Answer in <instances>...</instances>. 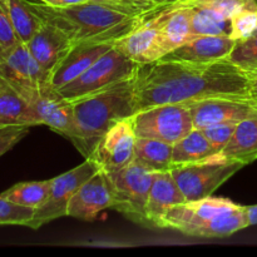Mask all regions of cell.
Returning a JSON list of instances; mask_svg holds the SVG:
<instances>
[{"label":"cell","instance_id":"1","mask_svg":"<svg viewBox=\"0 0 257 257\" xmlns=\"http://www.w3.org/2000/svg\"><path fill=\"white\" fill-rule=\"evenodd\" d=\"M213 97H250L247 73L230 59L211 63L157 60L138 67L136 112Z\"/></svg>","mask_w":257,"mask_h":257},{"label":"cell","instance_id":"2","mask_svg":"<svg viewBox=\"0 0 257 257\" xmlns=\"http://www.w3.org/2000/svg\"><path fill=\"white\" fill-rule=\"evenodd\" d=\"M47 20L67 30L77 42L113 43L145 22L146 17L133 15L107 3L88 0L68 8L39 4Z\"/></svg>","mask_w":257,"mask_h":257},{"label":"cell","instance_id":"3","mask_svg":"<svg viewBox=\"0 0 257 257\" xmlns=\"http://www.w3.org/2000/svg\"><path fill=\"white\" fill-rule=\"evenodd\" d=\"M137 74V73H136ZM136 74L95 94L73 102L75 123L82 141V156L88 158L103 136L119 120L136 113Z\"/></svg>","mask_w":257,"mask_h":257},{"label":"cell","instance_id":"4","mask_svg":"<svg viewBox=\"0 0 257 257\" xmlns=\"http://www.w3.org/2000/svg\"><path fill=\"white\" fill-rule=\"evenodd\" d=\"M246 227H250L246 206L212 196L173 206L161 222V228L202 238L226 237Z\"/></svg>","mask_w":257,"mask_h":257},{"label":"cell","instance_id":"5","mask_svg":"<svg viewBox=\"0 0 257 257\" xmlns=\"http://www.w3.org/2000/svg\"><path fill=\"white\" fill-rule=\"evenodd\" d=\"M104 173L112 192V210L138 225L150 227L147 203L155 172L133 161L127 167Z\"/></svg>","mask_w":257,"mask_h":257},{"label":"cell","instance_id":"6","mask_svg":"<svg viewBox=\"0 0 257 257\" xmlns=\"http://www.w3.org/2000/svg\"><path fill=\"white\" fill-rule=\"evenodd\" d=\"M140 64L131 60L114 47L93 63L82 75L58 89L68 102L95 94L137 73Z\"/></svg>","mask_w":257,"mask_h":257},{"label":"cell","instance_id":"7","mask_svg":"<svg viewBox=\"0 0 257 257\" xmlns=\"http://www.w3.org/2000/svg\"><path fill=\"white\" fill-rule=\"evenodd\" d=\"M242 167H245L243 163L217 155L201 162L175 166L171 173L186 201H197L212 196Z\"/></svg>","mask_w":257,"mask_h":257},{"label":"cell","instance_id":"8","mask_svg":"<svg viewBox=\"0 0 257 257\" xmlns=\"http://www.w3.org/2000/svg\"><path fill=\"white\" fill-rule=\"evenodd\" d=\"M137 137L153 138L175 145L193 130V120L187 104H161L138 110L131 117Z\"/></svg>","mask_w":257,"mask_h":257},{"label":"cell","instance_id":"9","mask_svg":"<svg viewBox=\"0 0 257 257\" xmlns=\"http://www.w3.org/2000/svg\"><path fill=\"white\" fill-rule=\"evenodd\" d=\"M34 109L40 124H45L68 138L79 152H82V141L75 123L73 103L65 100L50 84L39 89H27L19 92Z\"/></svg>","mask_w":257,"mask_h":257},{"label":"cell","instance_id":"10","mask_svg":"<svg viewBox=\"0 0 257 257\" xmlns=\"http://www.w3.org/2000/svg\"><path fill=\"white\" fill-rule=\"evenodd\" d=\"M98 171H99V167L97 163L90 158H85L84 162L73 170L52 178L47 201L35 210L34 216L28 222L27 227L38 230L45 223L67 216L68 205L74 193L79 190V187L85 181L89 180Z\"/></svg>","mask_w":257,"mask_h":257},{"label":"cell","instance_id":"11","mask_svg":"<svg viewBox=\"0 0 257 257\" xmlns=\"http://www.w3.org/2000/svg\"><path fill=\"white\" fill-rule=\"evenodd\" d=\"M136 140L131 118L119 120L103 136L88 158L94 161L103 172L124 168L135 161Z\"/></svg>","mask_w":257,"mask_h":257},{"label":"cell","instance_id":"12","mask_svg":"<svg viewBox=\"0 0 257 257\" xmlns=\"http://www.w3.org/2000/svg\"><path fill=\"white\" fill-rule=\"evenodd\" d=\"M193 128L203 130L225 122H241L257 112V103L250 97H213L187 103Z\"/></svg>","mask_w":257,"mask_h":257},{"label":"cell","instance_id":"13","mask_svg":"<svg viewBox=\"0 0 257 257\" xmlns=\"http://www.w3.org/2000/svg\"><path fill=\"white\" fill-rule=\"evenodd\" d=\"M0 75L18 92L39 89L43 85L49 84L50 77L35 60L27 44L22 42L0 62Z\"/></svg>","mask_w":257,"mask_h":257},{"label":"cell","instance_id":"14","mask_svg":"<svg viewBox=\"0 0 257 257\" xmlns=\"http://www.w3.org/2000/svg\"><path fill=\"white\" fill-rule=\"evenodd\" d=\"M147 18H153L157 24L163 57L177 49L193 37L192 8L188 5L173 3L167 7L157 8Z\"/></svg>","mask_w":257,"mask_h":257},{"label":"cell","instance_id":"15","mask_svg":"<svg viewBox=\"0 0 257 257\" xmlns=\"http://www.w3.org/2000/svg\"><path fill=\"white\" fill-rule=\"evenodd\" d=\"M113 207L107 176L102 170L85 181L69 201L67 216L82 221H94L100 212Z\"/></svg>","mask_w":257,"mask_h":257},{"label":"cell","instance_id":"16","mask_svg":"<svg viewBox=\"0 0 257 257\" xmlns=\"http://www.w3.org/2000/svg\"><path fill=\"white\" fill-rule=\"evenodd\" d=\"M73 44L74 39L67 30L45 19L43 27L27 43V47L40 67L50 75Z\"/></svg>","mask_w":257,"mask_h":257},{"label":"cell","instance_id":"17","mask_svg":"<svg viewBox=\"0 0 257 257\" xmlns=\"http://www.w3.org/2000/svg\"><path fill=\"white\" fill-rule=\"evenodd\" d=\"M113 48L109 43L77 42L50 73L49 84L55 90L77 79L103 54Z\"/></svg>","mask_w":257,"mask_h":257},{"label":"cell","instance_id":"18","mask_svg":"<svg viewBox=\"0 0 257 257\" xmlns=\"http://www.w3.org/2000/svg\"><path fill=\"white\" fill-rule=\"evenodd\" d=\"M113 47L137 64H150L163 57L158 28L153 18H147L136 29L113 43Z\"/></svg>","mask_w":257,"mask_h":257},{"label":"cell","instance_id":"19","mask_svg":"<svg viewBox=\"0 0 257 257\" xmlns=\"http://www.w3.org/2000/svg\"><path fill=\"white\" fill-rule=\"evenodd\" d=\"M236 40L220 35H198L192 37L183 45L172 50L160 60L211 63L228 59L235 48Z\"/></svg>","mask_w":257,"mask_h":257},{"label":"cell","instance_id":"20","mask_svg":"<svg viewBox=\"0 0 257 257\" xmlns=\"http://www.w3.org/2000/svg\"><path fill=\"white\" fill-rule=\"evenodd\" d=\"M186 202L185 195L173 178L171 171L155 172L147 203L150 227L161 228L163 216L173 206Z\"/></svg>","mask_w":257,"mask_h":257},{"label":"cell","instance_id":"21","mask_svg":"<svg viewBox=\"0 0 257 257\" xmlns=\"http://www.w3.org/2000/svg\"><path fill=\"white\" fill-rule=\"evenodd\" d=\"M40 125L34 109L25 98L0 75V125Z\"/></svg>","mask_w":257,"mask_h":257},{"label":"cell","instance_id":"22","mask_svg":"<svg viewBox=\"0 0 257 257\" xmlns=\"http://www.w3.org/2000/svg\"><path fill=\"white\" fill-rule=\"evenodd\" d=\"M221 155L245 166L257 160V112L237 123L232 138Z\"/></svg>","mask_w":257,"mask_h":257},{"label":"cell","instance_id":"23","mask_svg":"<svg viewBox=\"0 0 257 257\" xmlns=\"http://www.w3.org/2000/svg\"><path fill=\"white\" fill-rule=\"evenodd\" d=\"M8 15L18 39L24 44L34 37L45 23L39 4L29 0H10L8 4Z\"/></svg>","mask_w":257,"mask_h":257},{"label":"cell","instance_id":"24","mask_svg":"<svg viewBox=\"0 0 257 257\" xmlns=\"http://www.w3.org/2000/svg\"><path fill=\"white\" fill-rule=\"evenodd\" d=\"M217 155H221V153L211 145L202 131L193 128L190 133H187L185 137L173 145V167L201 162Z\"/></svg>","mask_w":257,"mask_h":257},{"label":"cell","instance_id":"25","mask_svg":"<svg viewBox=\"0 0 257 257\" xmlns=\"http://www.w3.org/2000/svg\"><path fill=\"white\" fill-rule=\"evenodd\" d=\"M173 145L153 138L137 137L135 147V162L145 166L152 172L171 171Z\"/></svg>","mask_w":257,"mask_h":257},{"label":"cell","instance_id":"26","mask_svg":"<svg viewBox=\"0 0 257 257\" xmlns=\"http://www.w3.org/2000/svg\"><path fill=\"white\" fill-rule=\"evenodd\" d=\"M50 183H52V178L45 181L20 182L0 193V196L18 205L37 210L47 201L49 196Z\"/></svg>","mask_w":257,"mask_h":257},{"label":"cell","instance_id":"27","mask_svg":"<svg viewBox=\"0 0 257 257\" xmlns=\"http://www.w3.org/2000/svg\"><path fill=\"white\" fill-rule=\"evenodd\" d=\"M182 5V4H181ZM192 35H220L230 37L231 18L205 7H192Z\"/></svg>","mask_w":257,"mask_h":257},{"label":"cell","instance_id":"28","mask_svg":"<svg viewBox=\"0 0 257 257\" xmlns=\"http://www.w3.org/2000/svg\"><path fill=\"white\" fill-rule=\"evenodd\" d=\"M228 59L242 69L243 72H251L257 69V32L252 37L245 40H237Z\"/></svg>","mask_w":257,"mask_h":257},{"label":"cell","instance_id":"29","mask_svg":"<svg viewBox=\"0 0 257 257\" xmlns=\"http://www.w3.org/2000/svg\"><path fill=\"white\" fill-rule=\"evenodd\" d=\"M176 4L210 8L227 18H232L243 9H257L255 0H178Z\"/></svg>","mask_w":257,"mask_h":257},{"label":"cell","instance_id":"30","mask_svg":"<svg viewBox=\"0 0 257 257\" xmlns=\"http://www.w3.org/2000/svg\"><path fill=\"white\" fill-rule=\"evenodd\" d=\"M257 32V9H243L231 18V34L233 40H245Z\"/></svg>","mask_w":257,"mask_h":257},{"label":"cell","instance_id":"31","mask_svg":"<svg viewBox=\"0 0 257 257\" xmlns=\"http://www.w3.org/2000/svg\"><path fill=\"white\" fill-rule=\"evenodd\" d=\"M34 212V208L18 205L0 196V225L27 226Z\"/></svg>","mask_w":257,"mask_h":257},{"label":"cell","instance_id":"32","mask_svg":"<svg viewBox=\"0 0 257 257\" xmlns=\"http://www.w3.org/2000/svg\"><path fill=\"white\" fill-rule=\"evenodd\" d=\"M15 30L8 15V7L0 4V62L19 44Z\"/></svg>","mask_w":257,"mask_h":257},{"label":"cell","instance_id":"33","mask_svg":"<svg viewBox=\"0 0 257 257\" xmlns=\"http://www.w3.org/2000/svg\"><path fill=\"white\" fill-rule=\"evenodd\" d=\"M236 127H237L236 122H225L210 125V127H206L201 131L206 136V138L210 141L211 145L221 153L232 138Z\"/></svg>","mask_w":257,"mask_h":257},{"label":"cell","instance_id":"34","mask_svg":"<svg viewBox=\"0 0 257 257\" xmlns=\"http://www.w3.org/2000/svg\"><path fill=\"white\" fill-rule=\"evenodd\" d=\"M32 125L8 124L0 125V157L9 152L29 133Z\"/></svg>","mask_w":257,"mask_h":257},{"label":"cell","instance_id":"35","mask_svg":"<svg viewBox=\"0 0 257 257\" xmlns=\"http://www.w3.org/2000/svg\"><path fill=\"white\" fill-rule=\"evenodd\" d=\"M98 2L107 3L123 12L133 15H142L146 18L158 8L155 0H98Z\"/></svg>","mask_w":257,"mask_h":257},{"label":"cell","instance_id":"36","mask_svg":"<svg viewBox=\"0 0 257 257\" xmlns=\"http://www.w3.org/2000/svg\"><path fill=\"white\" fill-rule=\"evenodd\" d=\"M39 2L52 8H68L73 7V5L82 4V3L88 2V0H39Z\"/></svg>","mask_w":257,"mask_h":257},{"label":"cell","instance_id":"37","mask_svg":"<svg viewBox=\"0 0 257 257\" xmlns=\"http://www.w3.org/2000/svg\"><path fill=\"white\" fill-rule=\"evenodd\" d=\"M248 77V95L257 103V69L247 72Z\"/></svg>","mask_w":257,"mask_h":257},{"label":"cell","instance_id":"38","mask_svg":"<svg viewBox=\"0 0 257 257\" xmlns=\"http://www.w3.org/2000/svg\"><path fill=\"white\" fill-rule=\"evenodd\" d=\"M246 211H247L248 226L257 225V205L246 206Z\"/></svg>","mask_w":257,"mask_h":257},{"label":"cell","instance_id":"39","mask_svg":"<svg viewBox=\"0 0 257 257\" xmlns=\"http://www.w3.org/2000/svg\"><path fill=\"white\" fill-rule=\"evenodd\" d=\"M157 3L158 8H162V7H167V5L173 4V3L178 2V0H155Z\"/></svg>","mask_w":257,"mask_h":257},{"label":"cell","instance_id":"40","mask_svg":"<svg viewBox=\"0 0 257 257\" xmlns=\"http://www.w3.org/2000/svg\"><path fill=\"white\" fill-rule=\"evenodd\" d=\"M10 0H0V4L2 5H5V7H8V4H9Z\"/></svg>","mask_w":257,"mask_h":257},{"label":"cell","instance_id":"41","mask_svg":"<svg viewBox=\"0 0 257 257\" xmlns=\"http://www.w3.org/2000/svg\"><path fill=\"white\" fill-rule=\"evenodd\" d=\"M255 2H256V4H257V0H255Z\"/></svg>","mask_w":257,"mask_h":257}]
</instances>
